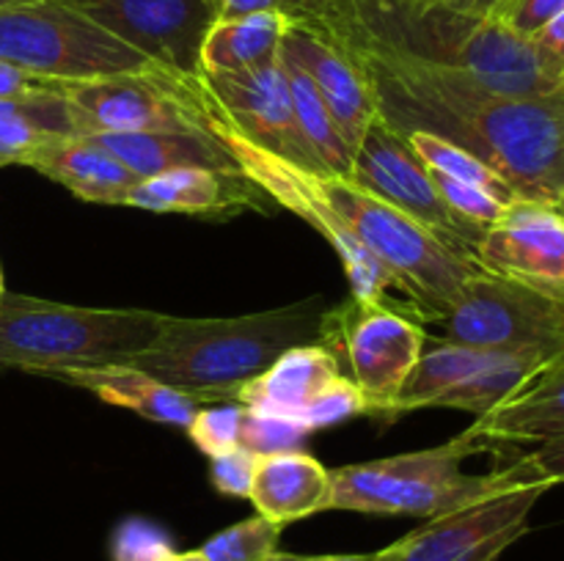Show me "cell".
I'll return each instance as SVG.
<instances>
[{
  "label": "cell",
  "mask_w": 564,
  "mask_h": 561,
  "mask_svg": "<svg viewBox=\"0 0 564 561\" xmlns=\"http://www.w3.org/2000/svg\"><path fill=\"white\" fill-rule=\"evenodd\" d=\"M361 58L380 113L400 132L427 130L488 163L521 198L556 201L564 163V88L510 97L435 55L378 33L341 36Z\"/></svg>",
  "instance_id": "6da1fadb"
},
{
  "label": "cell",
  "mask_w": 564,
  "mask_h": 561,
  "mask_svg": "<svg viewBox=\"0 0 564 561\" xmlns=\"http://www.w3.org/2000/svg\"><path fill=\"white\" fill-rule=\"evenodd\" d=\"M328 311L323 297L242 317H169L147 350L124 358L193 402H235L237 391L292 346L325 344Z\"/></svg>",
  "instance_id": "7a4b0ae2"
},
{
  "label": "cell",
  "mask_w": 564,
  "mask_h": 561,
  "mask_svg": "<svg viewBox=\"0 0 564 561\" xmlns=\"http://www.w3.org/2000/svg\"><path fill=\"white\" fill-rule=\"evenodd\" d=\"M169 314L149 308H88L0 295V369L55 374L113 366L147 350Z\"/></svg>",
  "instance_id": "3957f363"
},
{
  "label": "cell",
  "mask_w": 564,
  "mask_h": 561,
  "mask_svg": "<svg viewBox=\"0 0 564 561\" xmlns=\"http://www.w3.org/2000/svg\"><path fill=\"white\" fill-rule=\"evenodd\" d=\"M479 449L460 435L444 446L383 460L356 462L330 471L334 501L330 509L364 512V515L433 517L455 512L479 498L499 493L521 479H538L521 460L490 473H466L463 462ZM543 482V479H540Z\"/></svg>",
  "instance_id": "277c9868"
},
{
  "label": "cell",
  "mask_w": 564,
  "mask_h": 561,
  "mask_svg": "<svg viewBox=\"0 0 564 561\" xmlns=\"http://www.w3.org/2000/svg\"><path fill=\"white\" fill-rule=\"evenodd\" d=\"M0 64L39 80H88L152 69V61L53 0L0 6Z\"/></svg>",
  "instance_id": "5b68a950"
},
{
  "label": "cell",
  "mask_w": 564,
  "mask_h": 561,
  "mask_svg": "<svg viewBox=\"0 0 564 561\" xmlns=\"http://www.w3.org/2000/svg\"><path fill=\"white\" fill-rule=\"evenodd\" d=\"M444 339L564 363V295L477 270L438 319Z\"/></svg>",
  "instance_id": "8992f818"
},
{
  "label": "cell",
  "mask_w": 564,
  "mask_h": 561,
  "mask_svg": "<svg viewBox=\"0 0 564 561\" xmlns=\"http://www.w3.org/2000/svg\"><path fill=\"white\" fill-rule=\"evenodd\" d=\"M47 82L66 102L75 135L207 132L202 75L180 77L152 66L127 75Z\"/></svg>",
  "instance_id": "52a82bcc"
},
{
  "label": "cell",
  "mask_w": 564,
  "mask_h": 561,
  "mask_svg": "<svg viewBox=\"0 0 564 561\" xmlns=\"http://www.w3.org/2000/svg\"><path fill=\"white\" fill-rule=\"evenodd\" d=\"M202 99L204 127H207L209 135L229 152V157L235 160L237 168H240L259 190L268 193L270 201L290 209V212L297 215L301 220H306V223L312 226L314 231H319V234L330 242V248L339 253L341 267H345L347 280H350L352 297H358V300H386L389 289H394L389 273H386V270L375 262L372 253L350 234V229L341 223V218L334 212V207H330V204L325 201L323 193L314 187L312 168L290 163V160L279 157V154L268 152V148L257 146V143L248 141L246 135H240V132L218 113V108H215L213 99L207 97L204 86Z\"/></svg>",
  "instance_id": "ba28073f"
},
{
  "label": "cell",
  "mask_w": 564,
  "mask_h": 561,
  "mask_svg": "<svg viewBox=\"0 0 564 561\" xmlns=\"http://www.w3.org/2000/svg\"><path fill=\"white\" fill-rule=\"evenodd\" d=\"M325 344L350 366V380L372 416H391L402 385L427 344V330L408 308L350 297L328 311Z\"/></svg>",
  "instance_id": "9c48e42d"
},
{
  "label": "cell",
  "mask_w": 564,
  "mask_h": 561,
  "mask_svg": "<svg viewBox=\"0 0 564 561\" xmlns=\"http://www.w3.org/2000/svg\"><path fill=\"white\" fill-rule=\"evenodd\" d=\"M545 369L549 366L532 355L438 341L422 352L391 407V416L422 407H455L477 418L488 416Z\"/></svg>",
  "instance_id": "30bf717a"
},
{
  "label": "cell",
  "mask_w": 564,
  "mask_h": 561,
  "mask_svg": "<svg viewBox=\"0 0 564 561\" xmlns=\"http://www.w3.org/2000/svg\"><path fill=\"white\" fill-rule=\"evenodd\" d=\"M350 176L424 226L449 251L477 262L474 253L488 229L468 223L444 201L427 165L413 154L402 132L383 113L375 116L361 146L356 148Z\"/></svg>",
  "instance_id": "8fae6325"
},
{
  "label": "cell",
  "mask_w": 564,
  "mask_h": 561,
  "mask_svg": "<svg viewBox=\"0 0 564 561\" xmlns=\"http://www.w3.org/2000/svg\"><path fill=\"white\" fill-rule=\"evenodd\" d=\"M549 490V482L521 479L488 498L433 517L378 550V561H496L529 531V515Z\"/></svg>",
  "instance_id": "7c38bea8"
},
{
  "label": "cell",
  "mask_w": 564,
  "mask_h": 561,
  "mask_svg": "<svg viewBox=\"0 0 564 561\" xmlns=\"http://www.w3.org/2000/svg\"><path fill=\"white\" fill-rule=\"evenodd\" d=\"M86 16L180 77L202 75V44L218 20V0H53Z\"/></svg>",
  "instance_id": "4fadbf2b"
},
{
  "label": "cell",
  "mask_w": 564,
  "mask_h": 561,
  "mask_svg": "<svg viewBox=\"0 0 564 561\" xmlns=\"http://www.w3.org/2000/svg\"><path fill=\"white\" fill-rule=\"evenodd\" d=\"M411 22H424L444 33V50H438L435 58L449 61L452 66L466 72L471 80L490 91L510 94V97H534V94H551L564 88V82L551 72L532 38L510 31L499 20L424 14L413 16Z\"/></svg>",
  "instance_id": "5bb4252c"
},
{
  "label": "cell",
  "mask_w": 564,
  "mask_h": 561,
  "mask_svg": "<svg viewBox=\"0 0 564 561\" xmlns=\"http://www.w3.org/2000/svg\"><path fill=\"white\" fill-rule=\"evenodd\" d=\"M202 86L218 113L240 135L290 163L317 170L295 124L284 58L246 72H202Z\"/></svg>",
  "instance_id": "9a60e30c"
},
{
  "label": "cell",
  "mask_w": 564,
  "mask_h": 561,
  "mask_svg": "<svg viewBox=\"0 0 564 561\" xmlns=\"http://www.w3.org/2000/svg\"><path fill=\"white\" fill-rule=\"evenodd\" d=\"M281 55L306 72L356 157L369 124L380 113V105L372 80L350 42L319 25L290 20L281 38Z\"/></svg>",
  "instance_id": "2e32d148"
},
{
  "label": "cell",
  "mask_w": 564,
  "mask_h": 561,
  "mask_svg": "<svg viewBox=\"0 0 564 561\" xmlns=\"http://www.w3.org/2000/svg\"><path fill=\"white\" fill-rule=\"evenodd\" d=\"M479 270L564 295V212L554 201L516 198L479 240Z\"/></svg>",
  "instance_id": "e0dca14e"
},
{
  "label": "cell",
  "mask_w": 564,
  "mask_h": 561,
  "mask_svg": "<svg viewBox=\"0 0 564 561\" xmlns=\"http://www.w3.org/2000/svg\"><path fill=\"white\" fill-rule=\"evenodd\" d=\"M121 207L198 218H235L248 209L268 215L273 201L242 170L174 168L158 176H141Z\"/></svg>",
  "instance_id": "ac0fdd59"
},
{
  "label": "cell",
  "mask_w": 564,
  "mask_h": 561,
  "mask_svg": "<svg viewBox=\"0 0 564 561\" xmlns=\"http://www.w3.org/2000/svg\"><path fill=\"white\" fill-rule=\"evenodd\" d=\"M341 374H347L345 366L328 344L292 346L262 374L248 380L235 402L259 416L286 418L301 427L306 407Z\"/></svg>",
  "instance_id": "d6986e66"
},
{
  "label": "cell",
  "mask_w": 564,
  "mask_h": 561,
  "mask_svg": "<svg viewBox=\"0 0 564 561\" xmlns=\"http://www.w3.org/2000/svg\"><path fill=\"white\" fill-rule=\"evenodd\" d=\"M248 501L257 515L284 528L330 509L334 482L328 468L306 451H264L257 454Z\"/></svg>",
  "instance_id": "ffe728a7"
},
{
  "label": "cell",
  "mask_w": 564,
  "mask_h": 561,
  "mask_svg": "<svg viewBox=\"0 0 564 561\" xmlns=\"http://www.w3.org/2000/svg\"><path fill=\"white\" fill-rule=\"evenodd\" d=\"M28 168L58 182L80 201L124 204L141 176L86 135H50L28 160Z\"/></svg>",
  "instance_id": "44dd1931"
},
{
  "label": "cell",
  "mask_w": 564,
  "mask_h": 561,
  "mask_svg": "<svg viewBox=\"0 0 564 561\" xmlns=\"http://www.w3.org/2000/svg\"><path fill=\"white\" fill-rule=\"evenodd\" d=\"M466 438H471L479 449L488 443H534L543 446L564 438V363L540 372L523 391L512 399L479 416L474 427H468Z\"/></svg>",
  "instance_id": "7402d4cb"
},
{
  "label": "cell",
  "mask_w": 564,
  "mask_h": 561,
  "mask_svg": "<svg viewBox=\"0 0 564 561\" xmlns=\"http://www.w3.org/2000/svg\"><path fill=\"white\" fill-rule=\"evenodd\" d=\"M50 377L91 391L97 399L108 402V405L127 407V410L138 413L141 418L169 424V427L176 429H187V424L193 421L196 410L202 407L191 396L171 388V385L138 372V369L121 366V363L94 369H64V372L50 374Z\"/></svg>",
  "instance_id": "603a6c76"
},
{
  "label": "cell",
  "mask_w": 564,
  "mask_h": 561,
  "mask_svg": "<svg viewBox=\"0 0 564 561\" xmlns=\"http://www.w3.org/2000/svg\"><path fill=\"white\" fill-rule=\"evenodd\" d=\"M138 176H158L174 168L240 170L209 132H102L86 135Z\"/></svg>",
  "instance_id": "cb8c5ba5"
},
{
  "label": "cell",
  "mask_w": 564,
  "mask_h": 561,
  "mask_svg": "<svg viewBox=\"0 0 564 561\" xmlns=\"http://www.w3.org/2000/svg\"><path fill=\"white\" fill-rule=\"evenodd\" d=\"M286 22L281 11L215 20L202 44V72H246L279 58Z\"/></svg>",
  "instance_id": "d4e9b609"
},
{
  "label": "cell",
  "mask_w": 564,
  "mask_h": 561,
  "mask_svg": "<svg viewBox=\"0 0 564 561\" xmlns=\"http://www.w3.org/2000/svg\"><path fill=\"white\" fill-rule=\"evenodd\" d=\"M284 58V55H281ZM286 80H290L292 91V108H295V124L301 132L303 143H306L308 154H312L314 165L319 174H352V152L347 148L345 138H341L339 124L330 116L328 105L323 102L319 91L303 69L284 58Z\"/></svg>",
  "instance_id": "484cf974"
},
{
  "label": "cell",
  "mask_w": 564,
  "mask_h": 561,
  "mask_svg": "<svg viewBox=\"0 0 564 561\" xmlns=\"http://www.w3.org/2000/svg\"><path fill=\"white\" fill-rule=\"evenodd\" d=\"M50 135H75V130L66 102L42 80L25 108L0 116V165H28Z\"/></svg>",
  "instance_id": "4316f807"
},
{
  "label": "cell",
  "mask_w": 564,
  "mask_h": 561,
  "mask_svg": "<svg viewBox=\"0 0 564 561\" xmlns=\"http://www.w3.org/2000/svg\"><path fill=\"white\" fill-rule=\"evenodd\" d=\"M402 138H405L408 146L413 148V154H416L433 174H444L449 176V179L463 182V185L479 187V190L490 193V196L501 198V201L507 204L521 198L488 163H482V160H479L477 154L468 152V148L457 146V143L446 141V138L427 130H405Z\"/></svg>",
  "instance_id": "83f0119b"
},
{
  "label": "cell",
  "mask_w": 564,
  "mask_h": 561,
  "mask_svg": "<svg viewBox=\"0 0 564 561\" xmlns=\"http://www.w3.org/2000/svg\"><path fill=\"white\" fill-rule=\"evenodd\" d=\"M281 531L279 522L253 515L209 537L198 550L207 561H268L279 553Z\"/></svg>",
  "instance_id": "f1b7e54d"
},
{
  "label": "cell",
  "mask_w": 564,
  "mask_h": 561,
  "mask_svg": "<svg viewBox=\"0 0 564 561\" xmlns=\"http://www.w3.org/2000/svg\"><path fill=\"white\" fill-rule=\"evenodd\" d=\"M248 407L240 402L231 405H215V407H198L193 421L187 424V438L193 440L202 454L215 457L224 451L242 446V427H246Z\"/></svg>",
  "instance_id": "f546056e"
},
{
  "label": "cell",
  "mask_w": 564,
  "mask_h": 561,
  "mask_svg": "<svg viewBox=\"0 0 564 561\" xmlns=\"http://www.w3.org/2000/svg\"><path fill=\"white\" fill-rule=\"evenodd\" d=\"M176 553L169 531L147 517H124L110 537V561H169Z\"/></svg>",
  "instance_id": "4dcf8cb0"
},
{
  "label": "cell",
  "mask_w": 564,
  "mask_h": 561,
  "mask_svg": "<svg viewBox=\"0 0 564 561\" xmlns=\"http://www.w3.org/2000/svg\"><path fill=\"white\" fill-rule=\"evenodd\" d=\"M361 413H367V402H364L361 391L352 383L350 374H341V377H336L334 383L306 407V413H303L301 418V427L312 435L314 429L334 427V424L352 416H361Z\"/></svg>",
  "instance_id": "1f68e13d"
},
{
  "label": "cell",
  "mask_w": 564,
  "mask_h": 561,
  "mask_svg": "<svg viewBox=\"0 0 564 561\" xmlns=\"http://www.w3.org/2000/svg\"><path fill=\"white\" fill-rule=\"evenodd\" d=\"M253 465H257V451L237 446L224 454L209 457V482L226 498H248Z\"/></svg>",
  "instance_id": "d6a6232c"
},
{
  "label": "cell",
  "mask_w": 564,
  "mask_h": 561,
  "mask_svg": "<svg viewBox=\"0 0 564 561\" xmlns=\"http://www.w3.org/2000/svg\"><path fill=\"white\" fill-rule=\"evenodd\" d=\"M306 435V429L286 421V418L259 416V413L248 410L246 427H242V446L257 451V454H264V451L295 449Z\"/></svg>",
  "instance_id": "836d02e7"
},
{
  "label": "cell",
  "mask_w": 564,
  "mask_h": 561,
  "mask_svg": "<svg viewBox=\"0 0 564 561\" xmlns=\"http://www.w3.org/2000/svg\"><path fill=\"white\" fill-rule=\"evenodd\" d=\"M560 11H564V0H501L490 20H499L510 31L521 33V36L532 38L540 28L549 25Z\"/></svg>",
  "instance_id": "e575fe53"
},
{
  "label": "cell",
  "mask_w": 564,
  "mask_h": 561,
  "mask_svg": "<svg viewBox=\"0 0 564 561\" xmlns=\"http://www.w3.org/2000/svg\"><path fill=\"white\" fill-rule=\"evenodd\" d=\"M281 14L292 22H308L325 31L339 33L345 28V14H341V0H275Z\"/></svg>",
  "instance_id": "d590c367"
},
{
  "label": "cell",
  "mask_w": 564,
  "mask_h": 561,
  "mask_svg": "<svg viewBox=\"0 0 564 561\" xmlns=\"http://www.w3.org/2000/svg\"><path fill=\"white\" fill-rule=\"evenodd\" d=\"M402 6L408 20L424 14H449V16H466V20H479L488 16L501 0H394Z\"/></svg>",
  "instance_id": "8d00e7d4"
},
{
  "label": "cell",
  "mask_w": 564,
  "mask_h": 561,
  "mask_svg": "<svg viewBox=\"0 0 564 561\" xmlns=\"http://www.w3.org/2000/svg\"><path fill=\"white\" fill-rule=\"evenodd\" d=\"M521 462L527 465V471L532 473V476L543 479L551 487L564 482V438L538 446L532 454L521 457Z\"/></svg>",
  "instance_id": "74e56055"
},
{
  "label": "cell",
  "mask_w": 564,
  "mask_h": 561,
  "mask_svg": "<svg viewBox=\"0 0 564 561\" xmlns=\"http://www.w3.org/2000/svg\"><path fill=\"white\" fill-rule=\"evenodd\" d=\"M532 42L545 58V64L551 66V72L564 82V11H560L549 25L540 28Z\"/></svg>",
  "instance_id": "f35d334b"
},
{
  "label": "cell",
  "mask_w": 564,
  "mask_h": 561,
  "mask_svg": "<svg viewBox=\"0 0 564 561\" xmlns=\"http://www.w3.org/2000/svg\"><path fill=\"white\" fill-rule=\"evenodd\" d=\"M39 77L25 75V72L14 69L9 64H0V102H11V99H25L39 88Z\"/></svg>",
  "instance_id": "ab89813d"
},
{
  "label": "cell",
  "mask_w": 564,
  "mask_h": 561,
  "mask_svg": "<svg viewBox=\"0 0 564 561\" xmlns=\"http://www.w3.org/2000/svg\"><path fill=\"white\" fill-rule=\"evenodd\" d=\"M259 11H279L275 0H218V20L259 14Z\"/></svg>",
  "instance_id": "60d3db41"
},
{
  "label": "cell",
  "mask_w": 564,
  "mask_h": 561,
  "mask_svg": "<svg viewBox=\"0 0 564 561\" xmlns=\"http://www.w3.org/2000/svg\"><path fill=\"white\" fill-rule=\"evenodd\" d=\"M268 561H378V550L375 553H328V556H301V553H275Z\"/></svg>",
  "instance_id": "b9f144b4"
},
{
  "label": "cell",
  "mask_w": 564,
  "mask_h": 561,
  "mask_svg": "<svg viewBox=\"0 0 564 561\" xmlns=\"http://www.w3.org/2000/svg\"><path fill=\"white\" fill-rule=\"evenodd\" d=\"M39 86H42V82H39ZM36 94V91H33ZM33 94H28L25 99H11V102H0V116H6V113H14V110H22L25 108L28 102H31V97Z\"/></svg>",
  "instance_id": "7bdbcfd3"
},
{
  "label": "cell",
  "mask_w": 564,
  "mask_h": 561,
  "mask_svg": "<svg viewBox=\"0 0 564 561\" xmlns=\"http://www.w3.org/2000/svg\"><path fill=\"white\" fill-rule=\"evenodd\" d=\"M169 561H207V559L202 556V550H185V553H176L174 559Z\"/></svg>",
  "instance_id": "ee69618b"
},
{
  "label": "cell",
  "mask_w": 564,
  "mask_h": 561,
  "mask_svg": "<svg viewBox=\"0 0 564 561\" xmlns=\"http://www.w3.org/2000/svg\"><path fill=\"white\" fill-rule=\"evenodd\" d=\"M556 198H564V163H562V170H560V187H556Z\"/></svg>",
  "instance_id": "f6af8a7d"
},
{
  "label": "cell",
  "mask_w": 564,
  "mask_h": 561,
  "mask_svg": "<svg viewBox=\"0 0 564 561\" xmlns=\"http://www.w3.org/2000/svg\"><path fill=\"white\" fill-rule=\"evenodd\" d=\"M14 3H33V0H0V6H14Z\"/></svg>",
  "instance_id": "bcb514c9"
},
{
  "label": "cell",
  "mask_w": 564,
  "mask_h": 561,
  "mask_svg": "<svg viewBox=\"0 0 564 561\" xmlns=\"http://www.w3.org/2000/svg\"><path fill=\"white\" fill-rule=\"evenodd\" d=\"M554 204H556V207H560V209H562V212H564V198H556V201H554Z\"/></svg>",
  "instance_id": "7dc6e473"
},
{
  "label": "cell",
  "mask_w": 564,
  "mask_h": 561,
  "mask_svg": "<svg viewBox=\"0 0 564 561\" xmlns=\"http://www.w3.org/2000/svg\"><path fill=\"white\" fill-rule=\"evenodd\" d=\"M3 292H6L3 289V273H0V295H3Z\"/></svg>",
  "instance_id": "c3c4849f"
}]
</instances>
